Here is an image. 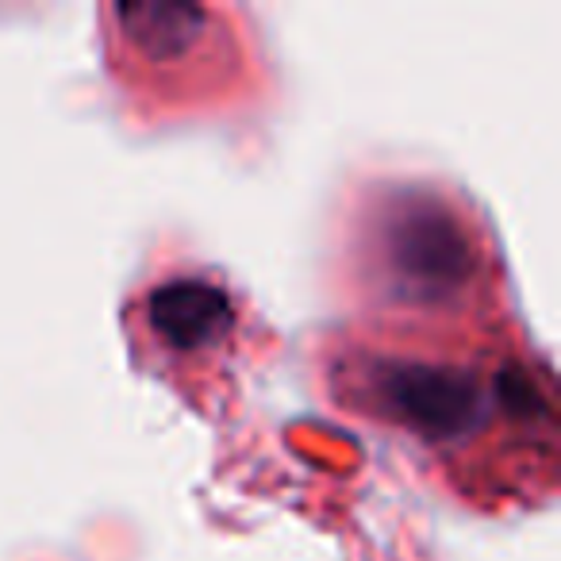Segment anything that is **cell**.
<instances>
[{"label": "cell", "instance_id": "obj_1", "mask_svg": "<svg viewBox=\"0 0 561 561\" xmlns=\"http://www.w3.org/2000/svg\"><path fill=\"white\" fill-rule=\"evenodd\" d=\"M412 331L354 323L331 358L339 400L443 461L466 496H546L558 458L550 374L500 328L435 339L412 320Z\"/></svg>", "mask_w": 561, "mask_h": 561}, {"label": "cell", "instance_id": "obj_2", "mask_svg": "<svg viewBox=\"0 0 561 561\" xmlns=\"http://www.w3.org/2000/svg\"><path fill=\"white\" fill-rule=\"evenodd\" d=\"M227 285L201 273H173L135 300L139 346H154L165 374H204L224 366L239 339L242 312Z\"/></svg>", "mask_w": 561, "mask_h": 561}]
</instances>
